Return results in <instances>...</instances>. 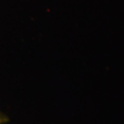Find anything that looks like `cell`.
Masks as SVG:
<instances>
[{
  "label": "cell",
  "instance_id": "1",
  "mask_svg": "<svg viewBox=\"0 0 124 124\" xmlns=\"http://www.w3.org/2000/svg\"><path fill=\"white\" fill-rule=\"evenodd\" d=\"M5 121V119L4 117H2V116H0V124H3Z\"/></svg>",
  "mask_w": 124,
  "mask_h": 124
}]
</instances>
